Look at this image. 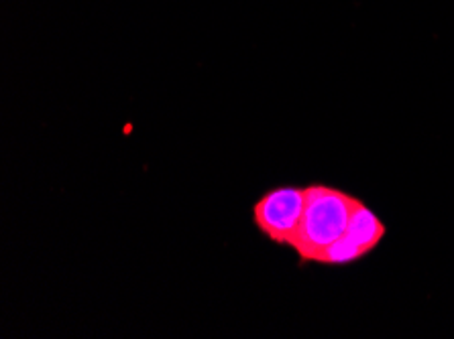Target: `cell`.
I'll list each match as a JSON object with an SVG mask.
<instances>
[{
  "mask_svg": "<svg viewBox=\"0 0 454 339\" xmlns=\"http://www.w3.org/2000/svg\"><path fill=\"white\" fill-rule=\"evenodd\" d=\"M306 207L292 250L300 265H318L320 256L347 232L355 207L361 199L326 183L306 185Z\"/></svg>",
  "mask_w": 454,
  "mask_h": 339,
  "instance_id": "1",
  "label": "cell"
},
{
  "mask_svg": "<svg viewBox=\"0 0 454 339\" xmlns=\"http://www.w3.org/2000/svg\"><path fill=\"white\" fill-rule=\"evenodd\" d=\"M306 187L279 185L265 191L253 204V224L265 240L292 246L306 207Z\"/></svg>",
  "mask_w": 454,
  "mask_h": 339,
  "instance_id": "2",
  "label": "cell"
},
{
  "mask_svg": "<svg viewBox=\"0 0 454 339\" xmlns=\"http://www.w3.org/2000/svg\"><path fill=\"white\" fill-rule=\"evenodd\" d=\"M387 236V226L383 220L371 210V207L359 202L355 207L353 216L347 226V232L334 242L333 246L326 248L325 254L320 256L318 265L325 266H348L355 265L369 254H373L381 242Z\"/></svg>",
  "mask_w": 454,
  "mask_h": 339,
  "instance_id": "3",
  "label": "cell"
}]
</instances>
